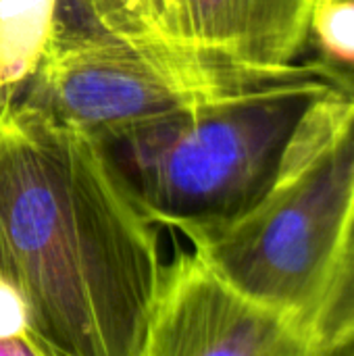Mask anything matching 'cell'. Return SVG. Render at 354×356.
I'll return each mask as SVG.
<instances>
[{"label": "cell", "instance_id": "cell-1", "mask_svg": "<svg viewBox=\"0 0 354 356\" xmlns=\"http://www.w3.org/2000/svg\"><path fill=\"white\" fill-rule=\"evenodd\" d=\"M161 269V225L88 131L0 113V282L44 356H142Z\"/></svg>", "mask_w": 354, "mask_h": 356}, {"label": "cell", "instance_id": "cell-2", "mask_svg": "<svg viewBox=\"0 0 354 356\" xmlns=\"http://www.w3.org/2000/svg\"><path fill=\"white\" fill-rule=\"evenodd\" d=\"M346 88L319 58L296 60L194 108L92 138L140 207L190 240L257 207L309 113Z\"/></svg>", "mask_w": 354, "mask_h": 356}, {"label": "cell", "instance_id": "cell-3", "mask_svg": "<svg viewBox=\"0 0 354 356\" xmlns=\"http://www.w3.org/2000/svg\"><path fill=\"white\" fill-rule=\"evenodd\" d=\"M353 219L354 88H346L309 113L257 207L188 242L236 288L309 336Z\"/></svg>", "mask_w": 354, "mask_h": 356}, {"label": "cell", "instance_id": "cell-4", "mask_svg": "<svg viewBox=\"0 0 354 356\" xmlns=\"http://www.w3.org/2000/svg\"><path fill=\"white\" fill-rule=\"evenodd\" d=\"M263 71L100 25L58 0L46 52L19 102L98 138L194 108Z\"/></svg>", "mask_w": 354, "mask_h": 356}, {"label": "cell", "instance_id": "cell-5", "mask_svg": "<svg viewBox=\"0 0 354 356\" xmlns=\"http://www.w3.org/2000/svg\"><path fill=\"white\" fill-rule=\"evenodd\" d=\"M313 356L303 325L259 302L192 246L163 263L142 356Z\"/></svg>", "mask_w": 354, "mask_h": 356}, {"label": "cell", "instance_id": "cell-6", "mask_svg": "<svg viewBox=\"0 0 354 356\" xmlns=\"http://www.w3.org/2000/svg\"><path fill=\"white\" fill-rule=\"evenodd\" d=\"M100 25L248 67L300 60L317 0H69Z\"/></svg>", "mask_w": 354, "mask_h": 356}, {"label": "cell", "instance_id": "cell-7", "mask_svg": "<svg viewBox=\"0 0 354 356\" xmlns=\"http://www.w3.org/2000/svg\"><path fill=\"white\" fill-rule=\"evenodd\" d=\"M58 0H0V113L17 104L46 52Z\"/></svg>", "mask_w": 354, "mask_h": 356}, {"label": "cell", "instance_id": "cell-8", "mask_svg": "<svg viewBox=\"0 0 354 356\" xmlns=\"http://www.w3.org/2000/svg\"><path fill=\"white\" fill-rule=\"evenodd\" d=\"M313 356L348 355L354 346V219L328 290L311 317Z\"/></svg>", "mask_w": 354, "mask_h": 356}, {"label": "cell", "instance_id": "cell-9", "mask_svg": "<svg viewBox=\"0 0 354 356\" xmlns=\"http://www.w3.org/2000/svg\"><path fill=\"white\" fill-rule=\"evenodd\" d=\"M309 44L348 86L354 83V0H317Z\"/></svg>", "mask_w": 354, "mask_h": 356}, {"label": "cell", "instance_id": "cell-10", "mask_svg": "<svg viewBox=\"0 0 354 356\" xmlns=\"http://www.w3.org/2000/svg\"><path fill=\"white\" fill-rule=\"evenodd\" d=\"M0 356H44L19 294L0 282Z\"/></svg>", "mask_w": 354, "mask_h": 356}, {"label": "cell", "instance_id": "cell-11", "mask_svg": "<svg viewBox=\"0 0 354 356\" xmlns=\"http://www.w3.org/2000/svg\"><path fill=\"white\" fill-rule=\"evenodd\" d=\"M348 355H351V356H354V346H353V348H351V353H348Z\"/></svg>", "mask_w": 354, "mask_h": 356}, {"label": "cell", "instance_id": "cell-12", "mask_svg": "<svg viewBox=\"0 0 354 356\" xmlns=\"http://www.w3.org/2000/svg\"><path fill=\"white\" fill-rule=\"evenodd\" d=\"M351 88H354V83H353V86H351Z\"/></svg>", "mask_w": 354, "mask_h": 356}, {"label": "cell", "instance_id": "cell-13", "mask_svg": "<svg viewBox=\"0 0 354 356\" xmlns=\"http://www.w3.org/2000/svg\"><path fill=\"white\" fill-rule=\"evenodd\" d=\"M315 4H317V2H315Z\"/></svg>", "mask_w": 354, "mask_h": 356}]
</instances>
